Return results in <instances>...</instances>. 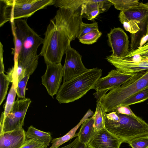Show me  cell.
Instances as JSON below:
<instances>
[{"instance_id":"ffe728a7","label":"cell","mask_w":148,"mask_h":148,"mask_svg":"<svg viewBox=\"0 0 148 148\" xmlns=\"http://www.w3.org/2000/svg\"><path fill=\"white\" fill-rule=\"evenodd\" d=\"M27 139H32L37 142L45 144L47 146L52 140L50 132H46L39 130L32 125L28 127L26 132Z\"/></svg>"},{"instance_id":"83f0119b","label":"cell","mask_w":148,"mask_h":148,"mask_svg":"<svg viewBox=\"0 0 148 148\" xmlns=\"http://www.w3.org/2000/svg\"><path fill=\"white\" fill-rule=\"evenodd\" d=\"M10 21L9 0H0V27Z\"/></svg>"},{"instance_id":"44dd1931","label":"cell","mask_w":148,"mask_h":148,"mask_svg":"<svg viewBox=\"0 0 148 148\" xmlns=\"http://www.w3.org/2000/svg\"><path fill=\"white\" fill-rule=\"evenodd\" d=\"M106 112L104 110L101 102L97 101L96 107L93 116L94 128L95 132L105 128V121Z\"/></svg>"},{"instance_id":"7c38bea8","label":"cell","mask_w":148,"mask_h":148,"mask_svg":"<svg viewBox=\"0 0 148 148\" xmlns=\"http://www.w3.org/2000/svg\"><path fill=\"white\" fill-rule=\"evenodd\" d=\"M106 59L116 69L124 73H136L148 70V59L134 60L116 57L111 55Z\"/></svg>"},{"instance_id":"e575fe53","label":"cell","mask_w":148,"mask_h":148,"mask_svg":"<svg viewBox=\"0 0 148 148\" xmlns=\"http://www.w3.org/2000/svg\"><path fill=\"white\" fill-rule=\"evenodd\" d=\"M114 111L118 113L128 115L135 118L138 117L134 114L130 107L129 106L119 107Z\"/></svg>"},{"instance_id":"4fadbf2b","label":"cell","mask_w":148,"mask_h":148,"mask_svg":"<svg viewBox=\"0 0 148 148\" xmlns=\"http://www.w3.org/2000/svg\"><path fill=\"white\" fill-rule=\"evenodd\" d=\"M123 141L105 128L95 132L88 148H120Z\"/></svg>"},{"instance_id":"f1b7e54d","label":"cell","mask_w":148,"mask_h":148,"mask_svg":"<svg viewBox=\"0 0 148 148\" xmlns=\"http://www.w3.org/2000/svg\"><path fill=\"white\" fill-rule=\"evenodd\" d=\"M101 35V33L99 29H96L84 35L78 39L79 41L83 44L90 45L96 42Z\"/></svg>"},{"instance_id":"484cf974","label":"cell","mask_w":148,"mask_h":148,"mask_svg":"<svg viewBox=\"0 0 148 148\" xmlns=\"http://www.w3.org/2000/svg\"><path fill=\"white\" fill-rule=\"evenodd\" d=\"M115 8L121 11L124 12L130 8L138 5V0H109Z\"/></svg>"},{"instance_id":"d6986e66","label":"cell","mask_w":148,"mask_h":148,"mask_svg":"<svg viewBox=\"0 0 148 148\" xmlns=\"http://www.w3.org/2000/svg\"><path fill=\"white\" fill-rule=\"evenodd\" d=\"M88 110L87 113L80 120L79 122L66 134L61 137L53 139L51 142L52 143L51 146L49 148H58L60 146L72 138L77 136V134L75 133L77 129L86 120L88 119L90 116H92L94 114L92 111L90 112Z\"/></svg>"},{"instance_id":"e0dca14e","label":"cell","mask_w":148,"mask_h":148,"mask_svg":"<svg viewBox=\"0 0 148 148\" xmlns=\"http://www.w3.org/2000/svg\"><path fill=\"white\" fill-rule=\"evenodd\" d=\"M148 16V3L140 2L139 4L124 11H121L119 15V20L122 24L130 20L144 21Z\"/></svg>"},{"instance_id":"30bf717a","label":"cell","mask_w":148,"mask_h":148,"mask_svg":"<svg viewBox=\"0 0 148 148\" xmlns=\"http://www.w3.org/2000/svg\"><path fill=\"white\" fill-rule=\"evenodd\" d=\"M44 74L41 77L42 82L48 93L52 97L57 94L63 76V66L60 63L47 64Z\"/></svg>"},{"instance_id":"d6a6232c","label":"cell","mask_w":148,"mask_h":148,"mask_svg":"<svg viewBox=\"0 0 148 148\" xmlns=\"http://www.w3.org/2000/svg\"><path fill=\"white\" fill-rule=\"evenodd\" d=\"M30 76H26L23 78L18 83L17 89L18 97L22 99L25 98V91L27 84Z\"/></svg>"},{"instance_id":"7a4b0ae2","label":"cell","mask_w":148,"mask_h":148,"mask_svg":"<svg viewBox=\"0 0 148 148\" xmlns=\"http://www.w3.org/2000/svg\"><path fill=\"white\" fill-rule=\"evenodd\" d=\"M105 126L107 130L123 143L148 136V124L144 120L115 111L106 113Z\"/></svg>"},{"instance_id":"d590c367","label":"cell","mask_w":148,"mask_h":148,"mask_svg":"<svg viewBox=\"0 0 148 148\" xmlns=\"http://www.w3.org/2000/svg\"><path fill=\"white\" fill-rule=\"evenodd\" d=\"M3 45L1 42L0 43V73L5 71V68L3 62Z\"/></svg>"},{"instance_id":"cb8c5ba5","label":"cell","mask_w":148,"mask_h":148,"mask_svg":"<svg viewBox=\"0 0 148 148\" xmlns=\"http://www.w3.org/2000/svg\"><path fill=\"white\" fill-rule=\"evenodd\" d=\"M148 99V88L141 91L128 98L120 106H130L145 101Z\"/></svg>"},{"instance_id":"6da1fadb","label":"cell","mask_w":148,"mask_h":148,"mask_svg":"<svg viewBox=\"0 0 148 148\" xmlns=\"http://www.w3.org/2000/svg\"><path fill=\"white\" fill-rule=\"evenodd\" d=\"M80 9L76 11L59 8L45 33L40 55L46 64L61 63L63 55L77 38L82 21Z\"/></svg>"},{"instance_id":"1f68e13d","label":"cell","mask_w":148,"mask_h":148,"mask_svg":"<svg viewBox=\"0 0 148 148\" xmlns=\"http://www.w3.org/2000/svg\"><path fill=\"white\" fill-rule=\"evenodd\" d=\"M140 22L134 20H130L123 22L122 24L123 27L127 31L131 34H134L138 32L140 29L139 24Z\"/></svg>"},{"instance_id":"74e56055","label":"cell","mask_w":148,"mask_h":148,"mask_svg":"<svg viewBox=\"0 0 148 148\" xmlns=\"http://www.w3.org/2000/svg\"><path fill=\"white\" fill-rule=\"evenodd\" d=\"M79 141V138L77 137L73 141L68 145L61 147H58V148H72Z\"/></svg>"},{"instance_id":"f35d334b","label":"cell","mask_w":148,"mask_h":148,"mask_svg":"<svg viewBox=\"0 0 148 148\" xmlns=\"http://www.w3.org/2000/svg\"><path fill=\"white\" fill-rule=\"evenodd\" d=\"M72 148H88L87 145L80 143L79 141Z\"/></svg>"},{"instance_id":"3957f363","label":"cell","mask_w":148,"mask_h":148,"mask_svg":"<svg viewBox=\"0 0 148 148\" xmlns=\"http://www.w3.org/2000/svg\"><path fill=\"white\" fill-rule=\"evenodd\" d=\"M102 71L97 67L89 69L81 75L63 82L56 94V99L60 103H66L81 98L90 90L94 89Z\"/></svg>"},{"instance_id":"277c9868","label":"cell","mask_w":148,"mask_h":148,"mask_svg":"<svg viewBox=\"0 0 148 148\" xmlns=\"http://www.w3.org/2000/svg\"><path fill=\"white\" fill-rule=\"evenodd\" d=\"M148 88V70L139 72L126 83L114 88L97 101L106 112L114 111L126 99L135 94Z\"/></svg>"},{"instance_id":"7402d4cb","label":"cell","mask_w":148,"mask_h":148,"mask_svg":"<svg viewBox=\"0 0 148 148\" xmlns=\"http://www.w3.org/2000/svg\"><path fill=\"white\" fill-rule=\"evenodd\" d=\"M87 0H54L53 5L56 8L73 11L79 9Z\"/></svg>"},{"instance_id":"2e32d148","label":"cell","mask_w":148,"mask_h":148,"mask_svg":"<svg viewBox=\"0 0 148 148\" xmlns=\"http://www.w3.org/2000/svg\"><path fill=\"white\" fill-rule=\"evenodd\" d=\"M23 128L0 133V148H20L27 140Z\"/></svg>"},{"instance_id":"9a60e30c","label":"cell","mask_w":148,"mask_h":148,"mask_svg":"<svg viewBox=\"0 0 148 148\" xmlns=\"http://www.w3.org/2000/svg\"><path fill=\"white\" fill-rule=\"evenodd\" d=\"M112 5L109 0H87L81 6L80 15L82 18L92 20L106 11Z\"/></svg>"},{"instance_id":"4dcf8cb0","label":"cell","mask_w":148,"mask_h":148,"mask_svg":"<svg viewBox=\"0 0 148 148\" xmlns=\"http://www.w3.org/2000/svg\"><path fill=\"white\" fill-rule=\"evenodd\" d=\"M127 143L132 148H148V136L135 138Z\"/></svg>"},{"instance_id":"8992f818","label":"cell","mask_w":148,"mask_h":148,"mask_svg":"<svg viewBox=\"0 0 148 148\" xmlns=\"http://www.w3.org/2000/svg\"><path fill=\"white\" fill-rule=\"evenodd\" d=\"M138 73H124L116 69L111 70L106 76L100 77L97 82L94 88L96 91L93 94L95 97L98 100L108 91L126 83Z\"/></svg>"},{"instance_id":"ac0fdd59","label":"cell","mask_w":148,"mask_h":148,"mask_svg":"<svg viewBox=\"0 0 148 148\" xmlns=\"http://www.w3.org/2000/svg\"><path fill=\"white\" fill-rule=\"evenodd\" d=\"M94 124L93 115L82 123L79 131L77 133V137L80 143L87 145L95 132Z\"/></svg>"},{"instance_id":"f546056e","label":"cell","mask_w":148,"mask_h":148,"mask_svg":"<svg viewBox=\"0 0 148 148\" xmlns=\"http://www.w3.org/2000/svg\"><path fill=\"white\" fill-rule=\"evenodd\" d=\"M99 29L97 23L95 22L91 23H86L82 21L80 24L79 31L77 38L95 30Z\"/></svg>"},{"instance_id":"ba28073f","label":"cell","mask_w":148,"mask_h":148,"mask_svg":"<svg viewBox=\"0 0 148 148\" xmlns=\"http://www.w3.org/2000/svg\"><path fill=\"white\" fill-rule=\"evenodd\" d=\"M31 102L29 98L21 99L18 98L14 102L11 112L4 121L0 133L23 128L25 115Z\"/></svg>"},{"instance_id":"52a82bcc","label":"cell","mask_w":148,"mask_h":148,"mask_svg":"<svg viewBox=\"0 0 148 148\" xmlns=\"http://www.w3.org/2000/svg\"><path fill=\"white\" fill-rule=\"evenodd\" d=\"M54 0H11V21L27 18L38 10L53 5Z\"/></svg>"},{"instance_id":"603a6c76","label":"cell","mask_w":148,"mask_h":148,"mask_svg":"<svg viewBox=\"0 0 148 148\" xmlns=\"http://www.w3.org/2000/svg\"><path fill=\"white\" fill-rule=\"evenodd\" d=\"M124 58L134 60L148 59V41L140 48L129 51Z\"/></svg>"},{"instance_id":"8d00e7d4","label":"cell","mask_w":148,"mask_h":148,"mask_svg":"<svg viewBox=\"0 0 148 148\" xmlns=\"http://www.w3.org/2000/svg\"><path fill=\"white\" fill-rule=\"evenodd\" d=\"M148 41V33L143 37L141 39L138 48H140L144 45Z\"/></svg>"},{"instance_id":"5b68a950","label":"cell","mask_w":148,"mask_h":148,"mask_svg":"<svg viewBox=\"0 0 148 148\" xmlns=\"http://www.w3.org/2000/svg\"><path fill=\"white\" fill-rule=\"evenodd\" d=\"M43 41L29 27L18 59V65L24 70L25 76L32 74L36 68L38 60L37 49Z\"/></svg>"},{"instance_id":"ab89813d","label":"cell","mask_w":148,"mask_h":148,"mask_svg":"<svg viewBox=\"0 0 148 148\" xmlns=\"http://www.w3.org/2000/svg\"><path fill=\"white\" fill-rule=\"evenodd\" d=\"M145 23L146 25V27L147 29V32L148 33V16L146 19L145 21Z\"/></svg>"},{"instance_id":"4316f807","label":"cell","mask_w":148,"mask_h":148,"mask_svg":"<svg viewBox=\"0 0 148 148\" xmlns=\"http://www.w3.org/2000/svg\"><path fill=\"white\" fill-rule=\"evenodd\" d=\"M17 88L12 84L8 95L4 111L3 112L4 114L3 122L6 117L12 109L17 94Z\"/></svg>"},{"instance_id":"5bb4252c","label":"cell","mask_w":148,"mask_h":148,"mask_svg":"<svg viewBox=\"0 0 148 148\" xmlns=\"http://www.w3.org/2000/svg\"><path fill=\"white\" fill-rule=\"evenodd\" d=\"M10 22L14 46L12 53L14 56V61H18V56L29 26L26 21L22 18L14 20Z\"/></svg>"},{"instance_id":"836d02e7","label":"cell","mask_w":148,"mask_h":148,"mask_svg":"<svg viewBox=\"0 0 148 148\" xmlns=\"http://www.w3.org/2000/svg\"><path fill=\"white\" fill-rule=\"evenodd\" d=\"M44 143H39L32 139H27L24 144L20 148H47Z\"/></svg>"},{"instance_id":"9c48e42d","label":"cell","mask_w":148,"mask_h":148,"mask_svg":"<svg viewBox=\"0 0 148 148\" xmlns=\"http://www.w3.org/2000/svg\"><path fill=\"white\" fill-rule=\"evenodd\" d=\"M63 65V82L69 81L87 72L89 69L83 64L82 56L70 47L66 53Z\"/></svg>"},{"instance_id":"8fae6325","label":"cell","mask_w":148,"mask_h":148,"mask_svg":"<svg viewBox=\"0 0 148 148\" xmlns=\"http://www.w3.org/2000/svg\"><path fill=\"white\" fill-rule=\"evenodd\" d=\"M107 36L108 45L112 49L111 55L118 58L125 57L129 51L130 41L124 31L120 27L114 28Z\"/></svg>"},{"instance_id":"d4e9b609","label":"cell","mask_w":148,"mask_h":148,"mask_svg":"<svg viewBox=\"0 0 148 148\" xmlns=\"http://www.w3.org/2000/svg\"><path fill=\"white\" fill-rule=\"evenodd\" d=\"M10 82L12 83V80L9 75L4 72L0 73V105L5 98Z\"/></svg>"}]
</instances>
